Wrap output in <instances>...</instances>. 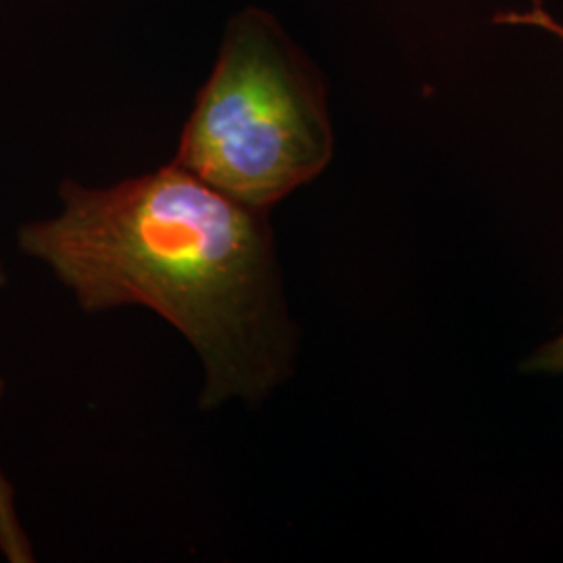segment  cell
<instances>
[{"instance_id":"6da1fadb","label":"cell","mask_w":563,"mask_h":563,"mask_svg":"<svg viewBox=\"0 0 563 563\" xmlns=\"http://www.w3.org/2000/svg\"><path fill=\"white\" fill-rule=\"evenodd\" d=\"M57 218L25 223L20 249L84 311L146 307L205 367L202 409L260 402L290 374L295 330L267 213L228 199L178 163L109 188L63 181Z\"/></svg>"},{"instance_id":"7a4b0ae2","label":"cell","mask_w":563,"mask_h":563,"mask_svg":"<svg viewBox=\"0 0 563 563\" xmlns=\"http://www.w3.org/2000/svg\"><path fill=\"white\" fill-rule=\"evenodd\" d=\"M332 153L320 71L276 18L244 9L225 27L174 163L228 199L269 213L318 178Z\"/></svg>"},{"instance_id":"3957f363","label":"cell","mask_w":563,"mask_h":563,"mask_svg":"<svg viewBox=\"0 0 563 563\" xmlns=\"http://www.w3.org/2000/svg\"><path fill=\"white\" fill-rule=\"evenodd\" d=\"M495 23H516V25H534V27H543L547 32L555 34L558 38L563 41V25L558 23L551 13H547L541 4V0H534V7L526 13H499L495 15Z\"/></svg>"},{"instance_id":"277c9868","label":"cell","mask_w":563,"mask_h":563,"mask_svg":"<svg viewBox=\"0 0 563 563\" xmlns=\"http://www.w3.org/2000/svg\"><path fill=\"white\" fill-rule=\"evenodd\" d=\"M530 369L537 372H563V334L543 346L530 362Z\"/></svg>"},{"instance_id":"5b68a950","label":"cell","mask_w":563,"mask_h":563,"mask_svg":"<svg viewBox=\"0 0 563 563\" xmlns=\"http://www.w3.org/2000/svg\"><path fill=\"white\" fill-rule=\"evenodd\" d=\"M4 282H7V278H4V269H2V265H0V288L4 286Z\"/></svg>"}]
</instances>
